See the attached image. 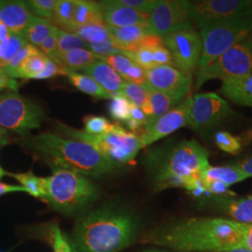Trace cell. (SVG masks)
Masks as SVG:
<instances>
[{
    "label": "cell",
    "mask_w": 252,
    "mask_h": 252,
    "mask_svg": "<svg viewBox=\"0 0 252 252\" xmlns=\"http://www.w3.org/2000/svg\"><path fill=\"white\" fill-rule=\"evenodd\" d=\"M248 224L223 218H191L147 237L149 242L178 252H214L243 248Z\"/></svg>",
    "instance_id": "obj_1"
},
{
    "label": "cell",
    "mask_w": 252,
    "mask_h": 252,
    "mask_svg": "<svg viewBox=\"0 0 252 252\" xmlns=\"http://www.w3.org/2000/svg\"><path fill=\"white\" fill-rule=\"evenodd\" d=\"M149 163L157 190L180 187L192 192L204 187L202 173L209 165L208 152L194 139L183 140L153 152Z\"/></svg>",
    "instance_id": "obj_2"
},
{
    "label": "cell",
    "mask_w": 252,
    "mask_h": 252,
    "mask_svg": "<svg viewBox=\"0 0 252 252\" xmlns=\"http://www.w3.org/2000/svg\"><path fill=\"white\" fill-rule=\"evenodd\" d=\"M135 221L126 210L104 207L81 218L72 236V252H119L129 246Z\"/></svg>",
    "instance_id": "obj_3"
},
{
    "label": "cell",
    "mask_w": 252,
    "mask_h": 252,
    "mask_svg": "<svg viewBox=\"0 0 252 252\" xmlns=\"http://www.w3.org/2000/svg\"><path fill=\"white\" fill-rule=\"evenodd\" d=\"M30 146L43 156L52 167H61L86 177L101 178L116 166L88 143L42 133L31 138Z\"/></svg>",
    "instance_id": "obj_4"
},
{
    "label": "cell",
    "mask_w": 252,
    "mask_h": 252,
    "mask_svg": "<svg viewBox=\"0 0 252 252\" xmlns=\"http://www.w3.org/2000/svg\"><path fill=\"white\" fill-rule=\"evenodd\" d=\"M46 179L45 200L55 210L73 213L96 200L98 190L85 176L61 167H52Z\"/></svg>",
    "instance_id": "obj_5"
},
{
    "label": "cell",
    "mask_w": 252,
    "mask_h": 252,
    "mask_svg": "<svg viewBox=\"0 0 252 252\" xmlns=\"http://www.w3.org/2000/svg\"><path fill=\"white\" fill-rule=\"evenodd\" d=\"M60 130L71 139L94 147L116 167L134 160L136 154L144 148L139 135L126 130L119 124H113L110 131L98 135H90L63 125H60Z\"/></svg>",
    "instance_id": "obj_6"
},
{
    "label": "cell",
    "mask_w": 252,
    "mask_h": 252,
    "mask_svg": "<svg viewBox=\"0 0 252 252\" xmlns=\"http://www.w3.org/2000/svg\"><path fill=\"white\" fill-rule=\"evenodd\" d=\"M252 32V11L201 27L199 34L202 39V55L198 68L207 66Z\"/></svg>",
    "instance_id": "obj_7"
},
{
    "label": "cell",
    "mask_w": 252,
    "mask_h": 252,
    "mask_svg": "<svg viewBox=\"0 0 252 252\" xmlns=\"http://www.w3.org/2000/svg\"><path fill=\"white\" fill-rule=\"evenodd\" d=\"M252 72V35L247 36L213 62L198 68L195 88L213 79L222 81L238 79Z\"/></svg>",
    "instance_id": "obj_8"
},
{
    "label": "cell",
    "mask_w": 252,
    "mask_h": 252,
    "mask_svg": "<svg viewBox=\"0 0 252 252\" xmlns=\"http://www.w3.org/2000/svg\"><path fill=\"white\" fill-rule=\"evenodd\" d=\"M43 117L42 108L16 92L8 91L0 94V127L26 134L39 128Z\"/></svg>",
    "instance_id": "obj_9"
},
{
    "label": "cell",
    "mask_w": 252,
    "mask_h": 252,
    "mask_svg": "<svg viewBox=\"0 0 252 252\" xmlns=\"http://www.w3.org/2000/svg\"><path fill=\"white\" fill-rule=\"evenodd\" d=\"M162 41L178 69L191 76L198 67L202 55V39L198 32L189 26L162 37Z\"/></svg>",
    "instance_id": "obj_10"
},
{
    "label": "cell",
    "mask_w": 252,
    "mask_h": 252,
    "mask_svg": "<svg viewBox=\"0 0 252 252\" xmlns=\"http://www.w3.org/2000/svg\"><path fill=\"white\" fill-rule=\"evenodd\" d=\"M189 1L160 0L149 14L147 27L152 35L164 37L189 27Z\"/></svg>",
    "instance_id": "obj_11"
},
{
    "label": "cell",
    "mask_w": 252,
    "mask_h": 252,
    "mask_svg": "<svg viewBox=\"0 0 252 252\" xmlns=\"http://www.w3.org/2000/svg\"><path fill=\"white\" fill-rule=\"evenodd\" d=\"M229 103L215 93L196 94L191 96L189 126L194 130H203L224 122L231 116Z\"/></svg>",
    "instance_id": "obj_12"
},
{
    "label": "cell",
    "mask_w": 252,
    "mask_h": 252,
    "mask_svg": "<svg viewBox=\"0 0 252 252\" xmlns=\"http://www.w3.org/2000/svg\"><path fill=\"white\" fill-rule=\"evenodd\" d=\"M252 11L251 0H201L189 3V19L199 28Z\"/></svg>",
    "instance_id": "obj_13"
},
{
    "label": "cell",
    "mask_w": 252,
    "mask_h": 252,
    "mask_svg": "<svg viewBox=\"0 0 252 252\" xmlns=\"http://www.w3.org/2000/svg\"><path fill=\"white\" fill-rule=\"evenodd\" d=\"M146 84L153 90L163 93L180 103L189 97L191 76L171 65H161L146 71Z\"/></svg>",
    "instance_id": "obj_14"
},
{
    "label": "cell",
    "mask_w": 252,
    "mask_h": 252,
    "mask_svg": "<svg viewBox=\"0 0 252 252\" xmlns=\"http://www.w3.org/2000/svg\"><path fill=\"white\" fill-rule=\"evenodd\" d=\"M190 99L191 96L187 97L152 125L146 126L144 132L139 135L143 147L150 146L180 128L189 126Z\"/></svg>",
    "instance_id": "obj_15"
},
{
    "label": "cell",
    "mask_w": 252,
    "mask_h": 252,
    "mask_svg": "<svg viewBox=\"0 0 252 252\" xmlns=\"http://www.w3.org/2000/svg\"><path fill=\"white\" fill-rule=\"evenodd\" d=\"M104 24L109 27H126L147 25L149 14L126 7L118 0L99 2Z\"/></svg>",
    "instance_id": "obj_16"
},
{
    "label": "cell",
    "mask_w": 252,
    "mask_h": 252,
    "mask_svg": "<svg viewBox=\"0 0 252 252\" xmlns=\"http://www.w3.org/2000/svg\"><path fill=\"white\" fill-rule=\"evenodd\" d=\"M32 17L26 1L0 0V22L11 33L21 36Z\"/></svg>",
    "instance_id": "obj_17"
},
{
    "label": "cell",
    "mask_w": 252,
    "mask_h": 252,
    "mask_svg": "<svg viewBox=\"0 0 252 252\" xmlns=\"http://www.w3.org/2000/svg\"><path fill=\"white\" fill-rule=\"evenodd\" d=\"M81 71L96 81L111 96L119 94L125 83L122 77L110 65L100 59L95 60Z\"/></svg>",
    "instance_id": "obj_18"
},
{
    "label": "cell",
    "mask_w": 252,
    "mask_h": 252,
    "mask_svg": "<svg viewBox=\"0 0 252 252\" xmlns=\"http://www.w3.org/2000/svg\"><path fill=\"white\" fill-rule=\"evenodd\" d=\"M98 59L110 65L126 82L146 84V70L125 54L98 57Z\"/></svg>",
    "instance_id": "obj_19"
},
{
    "label": "cell",
    "mask_w": 252,
    "mask_h": 252,
    "mask_svg": "<svg viewBox=\"0 0 252 252\" xmlns=\"http://www.w3.org/2000/svg\"><path fill=\"white\" fill-rule=\"evenodd\" d=\"M110 40L118 49L124 52H130L144 38L150 35L147 25H136L126 27H108Z\"/></svg>",
    "instance_id": "obj_20"
},
{
    "label": "cell",
    "mask_w": 252,
    "mask_h": 252,
    "mask_svg": "<svg viewBox=\"0 0 252 252\" xmlns=\"http://www.w3.org/2000/svg\"><path fill=\"white\" fill-rule=\"evenodd\" d=\"M220 93L234 104L252 108V72L238 79L222 81Z\"/></svg>",
    "instance_id": "obj_21"
},
{
    "label": "cell",
    "mask_w": 252,
    "mask_h": 252,
    "mask_svg": "<svg viewBox=\"0 0 252 252\" xmlns=\"http://www.w3.org/2000/svg\"><path fill=\"white\" fill-rule=\"evenodd\" d=\"M51 60L60 65L66 73L83 70L98 59V56L89 50L75 49L63 54H54L49 56Z\"/></svg>",
    "instance_id": "obj_22"
},
{
    "label": "cell",
    "mask_w": 252,
    "mask_h": 252,
    "mask_svg": "<svg viewBox=\"0 0 252 252\" xmlns=\"http://www.w3.org/2000/svg\"><path fill=\"white\" fill-rule=\"evenodd\" d=\"M219 207L234 221L252 224V195L239 198H222L218 201Z\"/></svg>",
    "instance_id": "obj_23"
},
{
    "label": "cell",
    "mask_w": 252,
    "mask_h": 252,
    "mask_svg": "<svg viewBox=\"0 0 252 252\" xmlns=\"http://www.w3.org/2000/svg\"><path fill=\"white\" fill-rule=\"evenodd\" d=\"M149 88L148 99L142 106V110L148 118L149 125H152L157 119L162 117L167 113L172 108H175L177 104H180L178 101L173 99L167 94Z\"/></svg>",
    "instance_id": "obj_24"
},
{
    "label": "cell",
    "mask_w": 252,
    "mask_h": 252,
    "mask_svg": "<svg viewBox=\"0 0 252 252\" xmlns=\"http://www.w3.org/2000/svg\"><path fill=\"white\" fill-rule=\"evenodd\" d=\"M249 179V177L235 164L224 166H211L210 164L202 173L203 181H220L227 187Z\"/></svg>",
    "instance_id": "obj_25"
},
{
    "label": "cell",
    "mask_w": 252,
    "mask_h": 252,
    "mask_svg": "<svg viewBox=\"0 0 252 252\" xmlns=\"http://www.w3.org/2000/svg\"><path fill=\"white\" fill-rule=\"evenodd\" d=\"M103 23L104 22L99 3L86 0H74L72 27H80L89 24Z\"/></svg>",
    "instance_id": "obj_26"
},
{
    "label": "cell",
    "mask_w": 252,
    "mask_h": 252,
    "mask_svg": "<svg viewBox=\"0 0 252 252\" xmlns=\"http://www.w3.org/2000/svg\"><path fill=\"white\" fill-rule=\"evenodd\" d=\"M54 27L52 22L33 15L21 36L26 39L27 43L37 48L51 35Z\"/></svg>",
    "instance_id": "obj_27"
},
{
    "label": "cell",
    "mask_w": 252,
    "mask_h": 252,
    "mask_svg": "<svg viewBox=\"0 0 252 252\" xmlns=\"http://www.w3.org/2000/svg\"><path fill=\"white\" fill-rule=\"evenodd\" d=\"M66 76L69 81L76 87L78 90L82 93L89 94L94 98L99 99H111L112 96L108 94V92L104 90L99 84L95 81H94L91 77L80 72H73L68 71Z\"/></svg>",
    "instance_id": "obj_28"
},
{
    "label": "cell",
    "mask_w": 252,
    "mask_h": 252,
    "mask_svg": "<svg viewBox=\"0 0 252 252\" xmlns=\"http://www.w3.org/2000/svg\"><path fill=\"white\" fill-rule=\"evenodd\" d=\"M67 32L80 36L88 44H98L109 40L108 27L103 24H89L80 27H72Z\"/></svg>",
    "instance_id": "obj_29"
},
{
    "label": "cell",
    "mask_w": 252,
    "mask_h": 252,
    "mask_svg": "<svg viewBox=\"0 0 252 252\" xmlns=\"http://www.w3.org/2000/svg\"><path fill=\"white\" fill-rule=\"evenodd\" d=\"M10 177L18 180L27 192L36 198L45 199L47 194L46 179L36 177L32 172L21 174H9Z\"/></svg>",
    "instance_id": "obj_30"
},
{
    "label": "cell",
    "mask_w": 252,
    "mask_h": 252,
    "mask_svg": "<svg viewBox=\"0 0 252 252\" xmlns=\"http://www.w3.org/2000/svg\"><path fill=\"white\" fill-rule=\"evenodd\" d=\"M49 57L38 51L32 54L21 65L17 73V79H36L45 68Z\"/></svg>",
    "instance_id": "obj_31"
},
{
    "label": "cell",
    "mask_w": 252,
    "mask_h": 252,
    "mask_svg": "<svg viewBox=\"0 0 252 252\" xmlns=\"http://www.w3.org/2000/svg\"><path fill=\"white\" fill-rule=\"evenodd\" d=\"M74 0H57L52 23L67 31L73 26Z\"/></svg>",
    "instance_id": "obj_32"
},
{
    "label": "cell",
    "mask_w": 252,
    "mask_h": 252,
    "mask_svg": "<svg viewBox=\"0 0 252 252\" xmlns=\"http://www.w3.org/2000/svg\"><path fill=\"white\" fill-rule=\"evenodd\" d=\"M26 44H27L26 39L14 33H10L7 39L0 42V68L2 69L9 63L19 50Z\"/></svg>",
    "instance_id": "obj_33"
},
{
    "label": "cell",
    "mask_w": 252,
    "mask_h": 252,
    "mask_svg": "<svg viewBox=\"0 0 252 252\" xmlns=\"http://www.w3.org/2000/svg\"><path fill=\"white\" fill-rule=\"evenodd\" d=\"M38 51L39 50L35 46L27 43L19 50L15 55L11 58V60L9 61V63L2 68V70L10 79H13V80L17 79V73H18L19 68L21 67V65L29 56H31L32 54H36Z\"/></svg>",
    "instance_id": "obj_34"
},
{
    "label": "cell",
    "mask_w": 252,
    "mask_h": 252,
    "mask_svg": "<svg viewBox=\"0 0 252 252\" xmlns=\"http://www.w3.org/2000/svg\"><path fill=\"white\" fill-rule=\"evenodd\" d=\"M120 94L129 100L132 105L142 108L149 96V88L147 84L140 85L125 81Z\"/></svg>",
    "instance_id": "obj_35"
},
{
    "label": "cell",
    "mask_w": 252,
    "mask_h": 252,
    "mask_svg": "<svg viewBox=\"0 0 252 252\" xmlns=\"http://www.w3.org/2000/svg\"><path fill=\"white\" fill-rule=\"evenodd\" d=\"M75 49L89 50V45L76 34L60 29L57 49L54 54H63Z\"/></svg>",
    "instance_id": "obj_36"
},
{
    "label": "cell",
    "mask_w": 252,
    "mask_h": 252,
    "mask_svg": "<svg viewBox=\"0 0 252 252\" xmlns=\"http://www.w3.org/2000/svg\"><path fill=\"white\" fill-rule=\"evenodd\" d=\"M132 104L123 94L112 96L108 107V112L114 120L127 122L131 118Z\"/></svg>",
    "instance_id": "obj_37"
},
{
    "label": "cell",
    "mask_w": 252,
    "mask_h": 252,
    "mask_svg": "<svg viewBox=\"0 0 252 252\" xmlns=\"http://www.w3.org/2000/svg\"><path fill=\"white\" fill-rule=\"evenodd\" d=\"M57 0H29L26 1L30 12L38 18L52 22Z\"/></svg>",
    "instance_id": "obj_38"
},
{
    "label": "cell",
    "mask_w": 252,
    "mask_h": 252,
    "mask_svg": "<svg viewBox=\"0 0 252 252\" xmlns=\"http://www.w3.org/2000/svg\"><path fill=\"white\" fill-rule=\"evenodd\" d=\"M218 148L224 153L236 154L241 151L242 143L238 137H235L225 131L217 132L214 136Z\"/></svg>",
    "instance_id": "obj_39"
},
{
    "label": "cell",
    "mask_w": 252,
    "mask_h": 252,
    "mask_svg": "<svg viewBox=\"0 0 252 252\" xmlns=\"http://www.w3.org/2000/svg\"><path fill=\"white\" fill-rule=\"evenodd\" d=\"M84 122V132L90 135H103L111 130L113 124H110L107 118L103 116H86Z\"/></svg>",
    "instance_id": "obj_40"
},
{
    "label": "cell",
    "mask_w": 252,
    "mask_h": 252,
    "mask_svg": "<svg viewBox=\"0 0 252 252\" xmlns=\"http://www.w3.org/2000/svg\"><path fill=\"white\" fill-rule=\"evenodd\" d=\"M88 45H89V51H91L93 54L97 55L98 57H107V56H111L115 54H125V52L118 49L110 39L98 44H88Z\"/></svg>",
    "instance_id": "obj_41"
},
{
    "label": "cell",
    "mask_w": 252,
    "mask_h": 252,
    "mask_svg": "<svg viewBox=\"0 0 252 252\" xmlns=\"http://www.w3.org/2000/svg\"><path fill=\"white\" fill-rule=\"evenodd\" d=\"M119 3L137 10L142 13L150 14L156 7L157 0H118Z\"/></svg>",
    "instance_id": "obj_42"
},
{
    "label": "cell",
    "mask_w": 252,
    "mask_h": 252,
    "mask_svg": "<svg viewBox=\"0 0 252 252\" xmlns=\"http://www.w3.org/2000/svg\"><path fill=\"white\" fill-rule=\"evenodd\" d=\"M59 32H60V28L54 27V30L51 33V35L48 36L40 45L37 47V49L42 54H45L46 56L49 57L56 52L57 43H58V37H59Z\"/></svg>",
    "instance_id": "obj_43"
},
{
    "label": "cell",
    "mask_w": 252,
    "mask_h": 252,
    "mask_svg": "<svg viewBox=\"0 0 252 252\" xmlns=\"http://www.w3.org/2000/svg\"><path fill=\"white\" fill-rule=\"evenodd\" d=\"M53 247L54 252H72V249L70 247L67 240L63 237L58 225H54L53 229Z\"/></svg>",
    "instance_id": "obj_44"
},
{
    "label": "cell",
    "mask_w": 252,
    "mask_h": 252,
    "mask_svg": "<svg viewBox=\"0 0 252 252\" xmlns=\"http://www.w3.org/2000/svg\"><path fill=\"white\" fill-rule=\"evenodd\" d=\"M58 75H65L66 76V71L63 70L60 65H58L57 63L49 58L48 62L46 63L44 70L40 73L35 80L51 79V78H54V77L58 76Z\"/></svg>",
    "instance_id": "obj_45"
},
{
    "label": "cell",
    "mask_w": 252,
    "mask_h": 252,
    "mask_svg": "<svg viewBox=\"0 0 252 252\" xmlns=\"http://www.w3.org/2000/svg\"><path fill=\"white\" fill-rule=\"evenodd\" d=\"M204 188L207 192H211L217 195H221L223 193L228 192L229 187H227L225 184L220 182V181H203Z\"/></svg>",
    "instance_id": "obj_46"
},
{
    "label": "cell",
    "mask_w": 252,
    "mask_h": 252,
    "mask_svg": "<svg viewBox=\"0 0 252 252\" xmlns=\"http://www.w3.org/2000/svg\"><path fill=\"white\" fill-rule=\"evenodd\" d=\"M19 88V83L15 80L10 79L4 71L0 68V91L8 89L12 92H17Z\"/></svg>",
    "instance_id": "obj_47"
},
{
    "label": "cell",
    "mask_w": 252,
    "mask_h": 252,
    "mask_svg": "<svg viewBox=\"0 0 252 252\" xmlns=\"http://www.w3.org/2000/svg\"><path fill=\"white\" fill-rule=\"evenodd\" d=\"M131 118L135 120L136 122H138L141 126H144V127L149 125L148 118L145 115L142 108L135 107L134 105H132V108H131Z\"/></svg>",
    "instance_id": "obj_48"
},
{
    "label": "cell",
    "mask_w": 252,
    "mask_h": 252,
    "mask_svg": "<svg viewBox=\"0 0 252 252\" xmlns=\"http://www.w3.org/2000/svg\"><path fill=\"white\" fill-rule=\"evenodd\" d=\"M234 164L239 169H241L249 178L252 177V154L247 156L243 160L235 162Z\"/></svg>",
    "instance_id": "obj_49"
},
{
    "label": "cell",
    "mask_w": 252,
    "mask_h": 252,
    "mask_svg": "<svg viewBox=\"0 0 252 252\" xmlns=\"http://www.w3.org/2000/svg\"><path fill=\"white\" fill-rule=\"evenodd\" d=\"M16 191H27V190L22 186L9 185V184H6V183H0V196L4 195L6 193L16 192Z\"/></svg>",
    "instance_id": "obj_50"
},
{
    "label": "cell",
    "mask_w": 252,
    "mask_h": 252,
    "mask_svg": "<svg viewBox=\"0 0 252 252\" xmlns=\"http://www.w3.org/2000/svg\"><path fill=\"white\" fill-rule=\"evenodd\" d=\"M243 248L252 252V224H248L244 235Z\"/></svg>",
    "instance_id": "obj_51"
},
{
    "label": "cell",
    "mask_w": 252,
    "mask_h": 252,
    "mask_svg": "<svg viewBox=\"0 0 252 252\" xmlns=\"http://www.w3.org/2000/svg\"><path fill=\"white\" fill-rule=\"evenodd\" d=\"M126 126L129 128V131L132 132V133H135V132L138 131V130L142 127V126H141L138 122H136L135 120L132 119V118H130V119L126 122Z\"/></svg>",
    "instance_id": "obj_52"
},
{
    "label": "cell",
    "mask_w": 252,
    "mask_h": 252,
    "mask_svg": "<svg viewBox=\"0 0 252 252\" xmlns=\"http://www.w3.org/2000/svg\"><path fill=\"white\" fill-rule=\"evenodd\" d=\"M10 33L11 32L9 31V28L0 22V42L7 39L10 35Z\"/></svg>",
    "instance_id": "obj_53"
},
{
    "label": "cell",
    "mask_w": 252,
    "mask_h": 252,
    "mask_svg": "<svg viewBox=\"0 0 252 252\" xmlns=\"http://www.w3.org/2000/svg\"><path fill=\"white\" fill-rule=\"evenodd\" d=\"M8 143H9V140H8L7 134H6L5 130L2 127H0V147L5 146V145H7Z\"/></svg>",
    "instance_id": "obj_54"
},
{
    "label": "cell",
    "mask_w": 252,
    "mask_h": 252,
    "mask_svg": "<svg viewBox=\"0 0 252 252\" xmlns=\"http://www.w3.org/2000/svg\"><path fill=\"white\" fill-rule=\"evenodd\" d=\"M252 252L250 250H247L245 248H235V249H231V250H225V251H220V252Z\"/></svg>",
    "instance_id": "obj_55"
},
{
    "label": "cell",
    "mask_w": 252,
    "mask_h": 252,
    "mask_svg": "<svg viewBox=\"0 0 252 252\" xmlns=\"http://www.w3.org/2000/svg\"><path fill=\"white\" fill-rule=\"evenodd\" d=\"M5 174H6V172L4 171V170L2 169V167L0 166V179H1Z\"/></svg>",
    "instance_id": "obj_56"
},
{
    "label": "cell",
    "mask_w": 252,
    "mask_h": 252,
    "mask_svg": "<svg viewBox=\"0 0 252 252\" xmlns=\"http://www.w3.org/2000/svg\"></svg>",
    "instance_id": "obj_57"
},
{
    "label": "cell",
    "mask_w": 252,
    "mask_h": 252,
    "mask_svg": "<svg viewBox=\"0 0 252 252\" xmlns=\"http://www.w3.org/2000/svg\"></svg>",
    "instance_id": "obj_58"
}]
</instances>
